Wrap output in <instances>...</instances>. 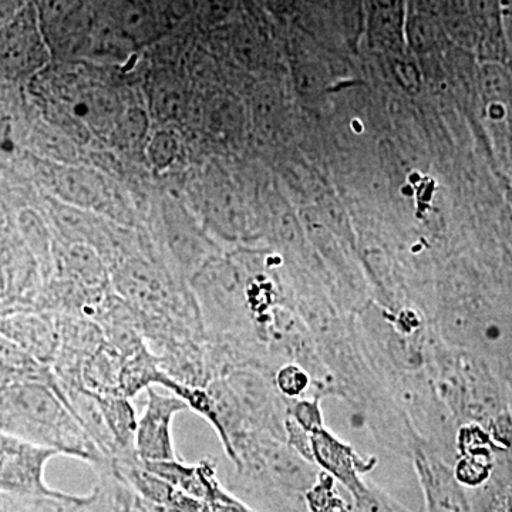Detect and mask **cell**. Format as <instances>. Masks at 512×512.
I'll return each instance as SVG.
<instances>
[{"label":"cell","instance_id":"obj_11","mask_svg":"<svg viewBox=\"0 0 512 512\" xmlns=\"http://www.w3.org/2000/svg\"><path fill=\"white\" fill-rule=\"evenodd\" d=\"M97 396V394H96ZM109 427L111 436L119 446L121 457L119 460L138 458L136 453L137 412L133 402L124 396H97Z\"/></svg>","mask_w":512,"mask_h":512},{"label":"cell","instance_id":"obj_13","mask_svg":"<svg viewBox=\"0 0 512 512\" xmlns=\"http://www.w3.org/2000/svg\"><path fill=\"white\" fill-rule=\"evenodd\" d=\"M0 366L15 373L22 380L45 383L53 390L57 387L52 367L37 362L29 353L3 335H0Z\"/></svg>","mask_w":512,"mask_h":512},{"label":"cell","instance_id":"obj_1","mask_svg":"<svg viewBox=\"0 0 512 512\" xmlns=\"http://www.w3.org/2000/svg\"><path fill=\"white\" fill-rule=\"evenodd\" d=\"M229 488L256 512H309L305 495L319 474L285 441L248 433L232 444Z\"/></svg>","mask_w":512,"mask_h":512},{"label":"cell","instance_id":"obj_3","mask_svg":"<svg viewBox=\"0 0 512 512\" xmlns=\"http://www.w3.org/2000/svg\"><path fill=\"white\" fill-rule=\"evenodd\" d=\"M59 456L62 454L55 448L0 431V493L72 500L74 495L55 490L46 483L47 464Z\"/></svg>","mask_w":512,"mask_h":512},{"label":"cell","instance_id":"obj_17","mask_svg":"<svg viewBox=\"0 0 512 512\" xmlns=\"http://www.w3.org/2000/svg\"><path fill=\"white\" fill-rule=\"evenodd\" d=\"M353 504L352 512H413L402 504L394 501L390 495L384 494L379 488L362 483L350 491Z\"/></svg>","mask_w":512,"mask_h":512},{"label":"cell","instance_id":"obj_2","mask_svg":"<svg viewBox=\"0 0 512 512\" xmlns=\"http://www.w3.org/2000/svg\"><path fill=\"white\" fill-rule=\"evenodd\" d=\"M0 431L55 448L62 456L97 468L110 463L64 402L45 383L15 382L0 386Z\"/></svg>","mask_w":512,"mask_h":512},{"label":"cell","instance_id":"obj_12","mask_svg":"<svg viewBox=\"0 0 512 512\" xmlns=\"http://www.w3.org/2000/svg\"><path fill=\"white\" fill-rule=\"evenodd\" d=\"M160 369L157 356L150 348L141 349L134 355L124 357L123 373H121V396L133 400L141 392H146L157 384Z\"/></svg>","mask_w":512,"mask_h":512},{"label":"cell","instance_id":"obj_19","mask_svg":"<svg viewBox=\"0 0 512 512\" xmlns=\"http://www.w3.org/2000/svg\"><path fill=\"white\" fill-rule=\"evenodd\" d=\"M274 383L276 389L286 397H295L305 390L308 384V376L296 365L282 366L276 372Z\"/></svg>","mask_w":512,"mask_h":512},{"label":"cell","instance_id":"obj_18","mask_svg":"<svg viewBox=\"0 0 512 512\" xmlns=\"http://www.w3.org/2000/svg\"><path fill=\"white\" fill-rule=\"evenodd\" d=\"M409 39L413 49L420 53L431 52L440 43V30L433 20L416 18L409 25Z\"/></svg>","mask_w":512,"mask_h":512},{"label":"cell","instance_id":"obj_16","mask_svg":"<svg viewBox=\"0 0 512 512\" xmlns=\"http://www.w3.org/2000/svg\"><path fill=\"white\" fill-rule=\"evenodd\" d=\"M335 478L329 474H319L315 484L305 495L306 507L309 512H352V508L343 503L333 484Z\"/></svg>","mask_w":512,"mask_h":512},{"label":"cell","instance_id":"obj_4","mask_svg":"<svg viewBox=\"0 0 512 512\" xmlns=\"http://www.w3.org/2000/svg\"><path fill=\"white\" fill-rule=\"evenodd\" d=\"M113 464L156 512H256L235 495L229 500L207 501L185 494L144 468L138 458L116 460Z\"/></svg>","mask_w":512,"mask_h":512},{"label":"cell","instance_id":"obj_5","mask_svg":"<svg viewBox=\"0 0 512 512\" xmlns=\"http://www.w3.org/2000/svg\"><path fill=\"white\" fill-rule=\"evenodd\" d=\"M146 392V409L137 424V456L143 463L178 460L173 424L177 414L188 410V406L174 394L157 392L154 387Z\"/></svg>","mask_w":512,"mask_h":512},{"label":"cell","instance_id":"obj_9","mask_svg":"<svg viewBox=\"0 0 512 512\" xmlns=\"http://www.w3.org/2000/svg\"><path fill=\"white\" fill-rule=\"evenodd\" d=\"M313 433L315 436L311 437L312 460L316 458L326 473L345 485L349 493L355 490L357 485L363 483L359 474L366 470V463L360 461L352 450L342 446L332 437L318 436L316 431Z\"/></svg>","mask_w":512,"mask_h":512},{"label":"cell","instance_id":"obj_20","mask_svg":"<svg viewBox=\"0 0 512 512\" xmlns=\"http://www.w3.org/2000/svg\"><path fill=\"white\" fill-rule=\"evenodd\" d=\"M392 72L406 92L416 93L419 90L420 76L412 62L396 57L392 63Z\"/></svg>","mask_w":512,"mask_h":512},{"label":"cell","instance_id":"obj_6","mask_svg":"<svg viewBox=\"0 0 512 512\" xmlns=\"http://www.w3.org/2000/svg\"><path fill=\"white\" fill-rule=\"evenodd\" d=\"M0 335L15 342L33 359L52 367L60 336L55 313L25 309L0 315Z\"/></svg>","mask_w":512,"mask_h":512},{"label":"cell","instance_id":"obj_15","mask_svg":"<svg viewBox=\"0 0 512 512\" xmlns=\"http://www.w3.org/2000/svg\"><path fill=\"white\" fill-rule=\"evenodd\" d=\"M372 32L390 50L402 45L403 0H372Z\"/></svg>","mask_w":512,"mask_h":512},{"label":"cell","instance_id":"obj_8","mask_svg":"<svg viewBox=\"0 0 512 512\" xmlns=\"http://www.w3.org/2000/svg\"><path fill=\"white\" fill-rule=\"evenodd\" d=\"M414 466L423 488L426 512H467L456 481L436 456L414 451Z\"/></svg>","mask_w":512,"mask_h":512},{"label":"cell","instance_id":"obj_21","mask_svg":"<svg viewBox=\"0 0 512 512\" xmlns=\"http://www.w3.org/2000/svg\"><path fill=\"white\" fill-rule=\"evenodd\" d=\"M201 12L211 22H220L231 15L234 0H200Z\"/></svg>","mask_w":512,"mask_h":512},{"label":"cell","instance_id":"obj_7","mask_svg":"<svg viewBox=\"0 0 512 512\" xmlns=\"http://www.w3.org/2000/svg\"><path fill=\"white\" fill-rule=\"evenodd\" d=\"M143 466L183 493L200 500L224 501L234 497L218 480L217 461L214 458H204L197 464H187L178 458L173 461L143 463Z\"/></svg>","mask_w":512,"mask_h":512},{"label":"cell","instance_id":"obj_10","mask_svg":"<svg viewBox=\"0 0 512 512\" xmlns=\"http://www.w3.org/2000/svg\"><path fill=\"white\" fill-rule=\"evenodd\" d=\"M124 356L104 342L84 363L82 387L97 396H121Z\"/></svg>","mask_w":512,"mask_h":512},{"label":"cell","instance_id":"obj_14","mask_svg":"<svg viewBox=\"0 0 512 512\" xmlns=\"http://www.w3.org/2000/svg\"><path fill=\"white\" fill-rule=\"evenodd\" d=\"M99 481L106 487L109 494L111 512H156L140 494L127 483L114 467L113 461L94 468Z\"/></svg>","mask_w":512,"mask_h":512}]
</instances>
